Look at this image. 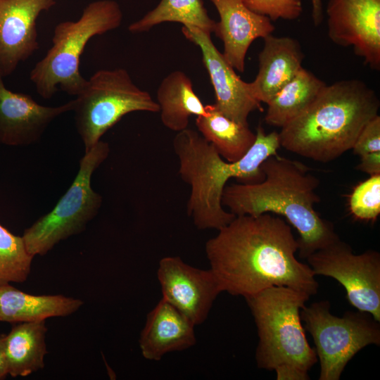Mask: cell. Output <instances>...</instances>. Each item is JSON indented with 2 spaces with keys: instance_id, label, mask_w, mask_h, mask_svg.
<instances>
[{
  "instance_id": "1",
  "label": "cell",
  "mask_w": 380,
  "mask_h": 380,
  "mask_svg": "<svg viewBox=\"0 0 380 380\" xmlns=\"http://www.w3.org/2000/svg\"><path fill=\"white\" fill-rule=\"evenodd\" d=\"M298 248L290 224L270 213L235 216L205 246L222 291L243 297L272 286L315 295L319 284Z\"/></svg>"
},
{
  "instance_id": "2",
  "label": "cell",
  "mask_w": 380,
  "mask_h": 380,
  "mask_svg": "<svg viewBox=\"0 0 380 380\" xmlns=\"http://www.w3.org/2000/svg\"><path fill=\"white\" fill-rule=\"evenodd\" d=\"M264 179L257 183L226 185L222 203L235 216L264 213L282 215L298 232V251L306 259L340 238L331 222L315 210L320 202L319 184L309 167L300 161L271 156L261 165Z\"/></svg>"
},
{
  "instance_id": "3",
  "label": "cell",
  "mask_w": 380,
  "mask_h": 380,
  "mask_svg": "<svg viewBox=\"0 0 380 380\" xmlns=\"http://www.w3.org/2000/svg\"><path fill=\"white\" fill-rule=\"evenodd\" d=\"M253 146L240 160H224L215 147L198 132L186 128L177 133L172 141L179 161V175L191 187L186 212L201 230H219L235 215L226 211L222 193L228 180L236 178L243 183H257L264 179L262 163L277 155L280 147L279 132L266 134L259 125Z\"/></svg>"
},
{
  "instance_id": "4",
  "label": "cell",
  "mask_w": 380,
  "mask_h": 380,
  "mask_svg": "<svg viewBox=\"0 0 380 380\" xmlns=\"http://www.w3.org/2000/svg\"><path fill=\"white\" fill-rule=\"evenodd\" d=\"M379 107L377 94L362 80L326 84L303 111L281 127L280 146L317 162H330L352 149Z\"/></svg>"
},
{
  "instance_id": "5",
  "label": "cell",
  "mask_w": 380,
  "mask_h": 380,
  "mask_svg": "<svg viewBox=\"0 0 380 380\" xmlns=\"http://www.w3.org/2000/svg\"><path fill=\"white\" fill-rule=\"evenodd\" d=\"M310 297L286 286H272L244 297L258 330L257 365L274 371L277 380H308L309 371L318 361L300 317Z\"/></svg>"
},
{
  "instance_id": "6",
  "label": "cell",
  "mask_w": 380,
  "mask_h": 380,
  "mask_svg": "<svg viewBox=\"0 0 380 380\" xmlns=\"http://www.w3.org/2000/svg\"><path fill=\"white\" fill-rule=\"evenodd\" d=\"M122 10L115 1L89 3L76 21H63L54 28L52 46L30 72V80L40 96L51 99L58 87L77 96L87 80L80 72V62L88 42L120 27Z\"/></svg>"
},
{
  "instance_id": "7",
  "label": "cell",
  "mask_w": 380,
  "mask_h": 380,
  "mask_svg": "<svg viewBox=\"0 0 380 380\" xmlns=\"http://www.w3.org/2000/svg\"><path fill=\"white\" fill-rule=\"evenodd\" d=\"M75 122L89 151L123 116L135 111L158 113L151 94L137 87L124 68L94 72L75 99Z\"/></svg>"
},
{
  "instance_id": "8",
  "label": "cell",
  "mask_w": 380,
  "mask_h": 380,
  "mask_svg": "<svg viewBox=\"0 0 380 380\" xmlns=\"http://www.w3.org/2000/svg\"><path fill=\"white\" fill-rule=\"evenodd\" d=\"M110 147L100 140L80 160L78 172L53 208L24 231L28 252L44 255L60 241L82 232L98 213L102 197L91 186L93 172L107 158Z\"/></svg>"
},
{
  "instance_id": "9",
  "label": "cell",
  "mask_w": 380,
  "mask_h": 380,
  "mask_svg": "<svg viewBox=\"0 0 380 380\" xmlns=\"http://www.w3.org/2000/svg\"><path fill=\"white\" fill-rule=\"evenodd\" d=\"M327 300L304 305L301 320L312 336L319 361V380H339L350 360L369 345H380V324L372 315L348 311L342 317L330 312Z\"/></svg>"
},
{
  "instance_id": "10",
  "label": "cell",
  "mask_w": 380,
  "mask_h": 380,
  "mask_svg": "<svg viewBox=\"0 0 380 380\" xmlns=\"http://www.w3.org/2000/svg\"><path fill=\"white\" fill-rule=\"evenodd\" d=\"M305 260L315 276L336 279L345 288L351 305L380 322V253L377 251L355 254L351 246L339 239Z\"/></svg>"
},
{
  "instance_id": "11",
  "label": "cell",
  "mask_w": 380,
  "mask_h": 380,
  "mask_svg": "<svg viewBox=\"0 0 380 380\" xmlns=\"http://www.w3.org/2000/svg\"><path fill=\"white\" fill-rule=\"evenodd\" d=\"M327 32L334 44L352 46L364 64L380 70V0H327Z\"/></svg>"
},
{
  "instance_id": "12",
  "label": "cell",
  "mask_w": 380,
  "mask_h": 380,
  "mask_svg": "<svg viewBox=\"0 0 380 380\" xmlns=\"http://www.w3.org/2000/svg\"><path fill=\"white\" fill-rule=\"evenodd\" d=\"M162 298L196 326L202 324L217 296L222 292L213 272L194 267L179 256L160 259L157 270Z\"/></svg>"
},
{
  "instance_id": "13",
  "label": "cell",
  "mask_w": 380,
  "mask_h": 380,
  "mask_svg": "<svg viewBox=\"0 0 380 380\" xmlns=\"http://www.w3.org/2000/svg\"><path fill=\"white\" fill-rule=\"evenodd\" d=\"M184 36L201 50L202 61L214 89L216 108L237 122L248 125L251 113L262 110L250 82L243 81L226 61L211 39V33L193 26H182Z\"/></svg>"
},
{
  "instance_id": "14",
  "label": "cell",
  "mask_w": 380,
  "mask_h": 380,
  "mask_svg": "<svg viewBox=\"0 0 380 380\" xmlns=\"http://www.w3.org/2000/svg\"><path fill=\"white\" fill-rule=\"evenodd\" d=\"M56 0H0V72L10 75L39 47L37 21Z\"/></svg>"
},
{
  "instance_id": "15",
  "label": "cell",
  "mask_w": 380,
  "mask_h": 380,
  "mask_svg": "<svg viewBox=\"0 0 380 380\" xmlns=\"http://www.w3.org/2000/svg\"><path fill=\"white\" fill-rule=\"evenodd\" d=\"M74 107L75 99L50 107L38 103L28 94L12 91L5 86L0 72V143L8 146L36 143L53 120Z\"/></svg>"
},
{
  "instance_id": "16",
  "label": "cell",
  "mask_w": 380,
  "mask_h": 380,
  "mask_svg": "<svg viewBox=\"0 0 380 380\" xmlns=\"http://www.w3.org/2000/svg\"><path fill=\"white\" fill-rule=\"evenodd\" d=\"M210 1L220 16L214 33L223 43L222 54L235 70L243 72L251 44L272 34L275 27L269 18L248 9L242 0Z\"/></svg>"
},
{
  "instance_id": "17",
  "label": "cell",
  "mask_w": 380,
  "mask_h": 380,
  "mask_svg": "<svg viewBox=\"0 0 380 380\" xmlns=\"http://www.w3.org/2000/svg\"><path fill=\"white\" fill-rule=\"evenodd\" d=\"M196 325L163 298L147 315L139 345L142 356L158 361L167 353L184 350L196 343Z\"/></svg>"
},
{
  "instance_id": "18",
  "label": "cell",
  "mask_w": 380,
  "mask_h": 380,
  "mask_svg": "<svg viewBox=\"0 0 380 380\" xmlns=\"http://www.w3.org/2000/svg\"><path fill=\"white\" fill-rule=\"evenodd\" d=\"M263 41L258 54V72L250 83L256 99L267 104L303 67L304 53L299 42L291 37L271 34Z\"/></svg>"
},
{
  "instance_id": "19",
  "label": "cell",
  "mask_w": 380,
  "mask_h": 380,
  "mask_svg": "<svg viewBox=\"0 0 380 380\" xmlns=\"http://www.w3.org/2000/svg\"><path fill=\"white\" fill-rule=\"evenodd\" d=\"M83 303L79 298L61 294H30L6 284L0 286V322L20 323L66 317Z\"/></svg>"
},
{
  "instance_id": "20",
  "label": "cell",
  "mask_w": 380,
  "mask_h": 380,
  "mask_svg": "<svg viewBox=\"0 0 380 380\" xmlns=\"http://www.w3.org/2000/svg\"><path fill=\"white\" fill-rule=\"evenodd\" d=\"M156 97L162 123L176 132L188 128L191 116L205 113V107L194 91L191 80L182 70L172 71L163 79Z\"/></svg>"
},
{
  "instance_id": "21",
  "label": "cell",
  "mask_w": 380,
  "mask_h": 380,
  "mask_svg": "<svg viewBox=\"0 0 380 380\" xmlns=\"http://www.w3.org/2000/svg\"><path fill=\"white\" fill-rule=\"evenodd\" d=\"M45 320L20 322L4 335L8 374L27 376L44 367L47 354Z\"/></svg>"
},
{
  "instance_id": "22",
  "label": "cell",
  "mask_w": 380,
  "mask_h": 380,
  "mask_svg": "<svg viewBox=\"0 0 380 380\" xmlns=\"http://www.w3.org/2000/svg\"><path fill=\"white\" fill-rule=\"evenodd\" d=\"M205 107V113L196 119L200 134L226 161L232 163L242 158L254 144L255 133L251 130L248 125L225 116L215 103Z\"/></svg>"
},
{
  "instance_id": "23",
  "label": "cell",
  "mask_w": 380,
  "mask_h": 380,
  "mask_svg": "<svg viewBox=\"0 0 380 380\" xmlns=\"http://www.w3.org/2000/svg\"><path fill=\"white\" fill-rule=\"evenodd\" d=\"M326 83L302 67L267 103V124L282 127L303 111L317 97Z\"/></svg>"
},
{
  "instance_id": "24",
  "label": "cell",
  "mask_w": 380,
  "mask_h": 380,
  "mask_svg": "<svg viewBox=\"0 0 380 380\" xmlns=\"http://www.w3.org/2000/svg\"><path fill=\"white\" fill-rule=\"evenodd\" d=\"M165 22H175L182 26H193L214 32L216 22L208 13L203 0H161L153 10L131 23L132 33H141Z\"/></svg>"
},
{
  "instance_id": "25",
  "label": "cell",
  "mask_w": 380,
  "mask_h": 380,
  "mask_svg": "<svg viewBox=\"0 0 380 380\" xmlns=\"http://www.w3.org/2000/svg\"><path fill=\"white\" fill-rule=\"evenodd\" d=\"M33 258L23 236L13 234L0 223V286L25 281Z\"/></svg>"
},
{
  "instance_id": "26",
  "label": "cell",
  "mask_w": 380,
  "mask_h": 380,
  "mask_svg": "<svg viewBox=\"0 0 380 380\" xmlns=\"http://www.w3.org/2000/svg\"><path fill=\"white\" fill-rule=\"evenodd\" d=\"M349 208L358 220H376L380 214V174L371 175L354 188L349 198Z\"/></svg>"
},
{
  "instance_id": "27",
  "label": "cell",
  "mask_w": 380,
  "mask_h": 380,
  "mask_svg": "<svg viewBox=\"0 0 380 380\" xmlns=\"http://www.w3.org/2000/svg\"><path fill=\"white\" fill-rule=\"evenodd\" d=\"M253 12L266 16L272 21L279 19L294 20L302 12L301 0H242Z\"/></svg>"
},
{
  "instance_id": "28",
  "label": "cell",
  "mask_w": 380,
  "mask_h": 380,
  "mask_svg": "<svg viewBox=\"0 0 380 380\" xmlns=\"http://www.w3.org/2000/svg\"><path fill=\"white\" fill-rule=\"evenodd\" d=\"M359 156L368 153L380 151V116L373 118L362 128L352 148Z\"/></svg>"
},
{
  "instance_id": "29",
  "label": "cell",
  "mask_w": 380,
  "mask_h": 380,
  "mask_svg": "<svg viewBox=\"0 0 380 380\" xmlns=\"http://www.w3.org/2000/svg\"><path fill=\"white\" fill-rule=\"evenodd\" d=\"M360 163L355 169L368 175L380 174V151L366 153L360 156Z\"/></svg>"
},
{
  "instance_id": "30",
  "label": "cell",
  "mask_w": 380,
  "mask_h": 380,
  "mask_svg": "<svg viewBox=\"0 0 380 380\" xmlns=\"http://www.w3.org/2000/svg\"><path fill=\"white\" fill-rule=\"evenodd\" d=\"M312 4V18L314 25L319 26L323 20V5L322 0H310Z\"/></svg>"
},
{
  "instance_id": "31",
  "label": "cell",
  "mask_w": 380,
  "mask_h": 380,
  "mask_svg": "<svg viewBox=\"0 0 380 380\" xmlns=\"http://www.w3.org/2000/svg\"><path fill=\"white\" fill-rule=\"evenodd\" d=\"M8 374V363L4 347V335L0 336V380Z\"/></svg>"
}]
</instances>
